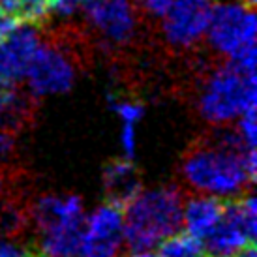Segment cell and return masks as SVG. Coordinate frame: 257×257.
Listing matches in <instances>:
<instances>
[{
	"label": "cell",
	"instance_id": "6da1fadb",
	"mask_svg": "<svg viewBox=\"0 0 257 257\" xmlns=\"http://www.w3.org/2000/svg\"><path fill=\"white\" fill-rule=\"evenodd\" d=\"M180 177L192 192L233 199L246 193L257 177V152L248 147L235 128H220L184 152Z\"/></svg>",
	"mask_w": 257,
	"mask_h": 257
},
{
	"label": "cell",
	"instance_id": "7a4b0ae2",
	"mask_svg": "<svg viewBox=\"0 0 257 257\" xmlns=\"http://www.w3.org/2000/svg\"><path fill=\"white\" fill-rule=\"evenodd\" d=\"M255 107V66L221 60L201 75L195 92V109L212 128H227L242 113Z\"/></svg>",
	"mask_w": 257,
	"mask_h": 257
},
{
	"label": "cell",
	"instance_id": "3957f363",
	"mask_svg": "<svg viewBox=\"0 0 257 257\" xmlns=\"http://www.w3.org/2000/svg\"><path fill=\"white\" fill-rule=\"evenodd\" d=\"M182 192L177 186H156L139 190L122 207L124 244L130 251L152 250L180 229Z\"/></svg>",
	"mask_w": 257,
	"mask_h": 257
},
{
	"label": "cell",
	"instance_id": "277c9868",
	"mask_svg": "<svg viewBox=\"0 0 257 257\" xmlns=\"http://www.w3.org/2000/svg\"><path fill=\"white\" fill-rule=\"evenodd\" d=\"M257 17L253 4L246 0H216L203 42L221 60L255 66Z\"/></svg>",
	"mask_w": 257,
	"mask_h": 257
},
{
	"label": "cell",
	"instance_id": "5b68a950",
	"mask_svg": "<svg viewBox=\"0 0 257 257\" xmlns=\"http://www.w3.org/2000/svg\"><path fill=\"white\" fill-rule=\"evenodd\" d=\"M77 81V57L70 43L62 42V38H51L40 42L36 53L32 57L25 85L27 92L36 98H49L70 92Z\"/></svg>",
	"mask_w": 257,
	"mask_h": 257
},
{
	"label": "cell",
	"instance_id": "8992f818",
	"mask_svg": "<svg viewBox=\"0 0 257 257\" xmlns=\"http://www.w3.org/2000/svg\"><path fill=\"white\" fill-rule=\"evenodd\" d=\"M257 203L253 193H242L225 201L221 220L203 240L207 257H235L255 242Z\"/></svg>",
	"mask_w": 257,
	"mask_h": 257
},
{
	"label": "cell",
	"instance_id": "52a82bcc",
	"mask_svg": "<svg viewBox=\"0 0 257 257\" xmlns=\"http://www.w3.org/2000/svg\"><path fill=\"white\" fill-rule=\"evenodd\" d=\"M86 25L107 47H128L137 40L141 14L132 0H83Z\"/></svg>",
	"mask_w": 257,
	"mask_h": 257
},
{
	"label": "cell",
	"instance_id": "ba28073f",
	"mask_svg": "<svg viewBox=\"0 0 257 257\" xmlns=\"http://www.w3.org/2000/svg\"><path fill=\"white\" fill-rule=\"evenodd\" d=\"M214 2L216 0H173L171 10L160 21L165 45L175 51L197 47L205 38Z\"/></svg>",
	"mask_w": 257,
	"mask_h": 257
},
{
	"label": "cell",
	"instance_id": "9c48e42d",
	"mask_svg": "<svg viewBox=\"0 0 257 257\" xmlns=\"http://www.w3.org/2000/svg\"><path fill=\"white\" fill-rule=\"evenodd\" d=\"M124 242V210L113 201L96 207L83 223V238L79 251L100 257H116Z\"/></svg>",
	"mask_w": 257,
	"mask_h": 257
},
{
	"label": "cell",
	"instance_id": "30bf717a",
	"mask_svg": "<svg viewBox=\"0 0 257 257\" xmlns=\"http://www.w3.org/2000/svg\"><path fill=\"white\" fill-rule=\"evenodd\" d=\"M40 42L42 34L38 23L19 21L6 38L0 40V77L12 85H21Z\"/></svg>",
	"mask_w": 257,
	"mask_h": 257
},
{
	"label": "cell",
	"instance_id": "8fae6325",
	"mask_svg": "<svg viewBox=\"0 0 257 257\" xmlns=\"http://www.w3.org/2000/svg\"><path fill=\"white\" fill-rule=\"evenodd\" d=\"M27 216L38 235L51 227L85 221V205L75 193H43L27 207Z\"/></svg>",
	"mask_w": 257,
	"mask_h": 257
},
{
	"label": "cell",
	"instance_id": "7c38bea8",
	"mask_svg": "<svg viewBox=\"0 0 257 257\" xmlns=\"http://www.w3.org/2000/svg\"><path fill=\"white\" fill-rule=\"evenodd\" d=\"M223 207L225 199L207 193H193L190 199H184L182 203L180 227H184V233L199 238L203 242L221 220Z\"/></svg>",
	"mask_w": 257,
	"mask_h": 257
},
{
	"label": "cell",
	"instance_id": "4fadbf2b",
	"mask_svg": "<svg viewBox=\"0 0 257 257\" xmlns=\"http://www.w3.org/2000/svg\"><path fill=\"white\" fill-rule=\"evenodd\" d=\"M101 182L107 201H113L120 207H124L141 190V177L134 160L122 156L105 164L101 173Z\"/></svg>",
	"mask_w": 257,
	"mask_h": 257
},
{
	"label": "cell",
	"instance_id": "5bb4252c",
	"mask_svg": "<svg viewBox=\"0 0 257 257\" xmlns=\"http://www.w3.org/2000/svg\"><path fill=\"white\" fill-rule=\"evenodd\" d=\"M32 101L29 92L0 77V128L17 132L32 120Z\"/></svg>",
	"mask_w": 257,
	"mask_h": 257
},
{
	"label": "cell",
	"instance_id": "9a60e30c",
	"mask_svg": "<svg viewBox=\"0 0 257 257\" xmlns=\"http://www.w3.org/2000/svg\"><path fill=\"white\" fill-rule=\"evenodd\" d=\"M156 251L162 257H207L205 246L199 238L180 231L162 240L156 246Z\"/></svg>",
	"mask_w": 257,
	"mask_h": 257
},
{
	"label": "cell",
	"instance_id": "2e32d148",
	"mask_svg": "<svg viewBox=\"0 0 257 257\" xmlns=\"http://www.w3.org/2000/svg\"><path fill=\"white\" fill-rule=\"evenodd\" d=\"M107 107L116 114L120 124L137 126L145 116V103L137 98L124 96V94L107 92Z\"/></svg>",
	"mask_w": 257,
	"mask_h": 257
},
{
	"label": "cell",
	"instance_id": "e0dca14e",
	"mask_svg": "<svg viewBox=\"0 0 257 257\" xmlns=\"http://www.w3.org/2000/svg\"><path fill=\"white\" fill-rule=\"evenodd\" d=\"M51 0H0V10L23 21L40 23L45 19Z\"/></svg>",
	"mask_w": 257,
	"mask_h": 257
},
{
	"label": "cell",
	"instance_id": "ac0fdd59",
	"mask_svg": "<svg viewBox=\"0 0 257 257\" xmlns=\"http://www.w3.org/2000/svg\"><path fill=\"white\" fill-rule=\"evenodd\" d=\"M81 10H83V0H51L45 19L53 17L57 21L68 23L77 14H81Z\"/></svg>",
	"mask_w": 257,
	"mask_h": 257
},
{
	"label": "cell",
	"instance_id": "d6986e66",
	"mask_svg": "<svg viewBox=\"0 0 257 257\" xmlns=\"http://www.w3.org/2000/svg\"><path fill=\"white\" fill-rule=\"evenodd\" d=\"M233 128L235 132L240 136L244 143L248 147H253L255 149V141H257V118H255V109H250L242 113L235 122H233Z\"/></svg>",
	"mask_w": 257,
	"mask_h": 257
},
{
	"label": "cell",
	"instance_id": "ffe728a7",
	"mask_svg": "<svg viewBox=\"0 0 257 257\" xmlns=\"http://www.w3.org/2000/svg\"><path fill=\"white\" fill-rule=\"evenodd\" d=\"M136 6L137 12L143 17H149V19H154V21H162L165 14L171 10L173 0H136Z\"/></svg>",
	"mask_w": 257,
	"mask_h": 257
},
{
	"label": "cell",
	"instance_id": "44dd1931",
	"mask_svg": "<svg viewBox=\"0 0 257 257\" xmlns=\"http://www.w3.org/2000/svg\"><path fill=\"white\" fill-rule=\"evenodd\" d=\"M0 257H34V253L21 238L4 235L0 238Z\"/></svg>",
	"mask_w": 257,
	"mask_h": 257
},
{
	"label": "cell",
	"instance_id": "7402d4cb",
	"mask_svg": "<svg viewBox=\"0 0 257 257\" xmlns=\"http://www.w3.org/2000/svg\"><path fill=\"white\" fill-rule=\"evenodd\" d=\"M120 150H122V158L136 160L137 126H132V124H122V128H120Z\"/></svg>",
	"mask_w": 257,
	"mask_h": 257
},
{
	"label": "cell",
	"instance_id": "603a6c76",
	"mask_svg": "<svg viewBox=\"0 0 257 257\" xmlns=\"http://www.w3.org/2000/svg\"><path fill=\"white\" fill-rule=\"evenodd\" d=\"M17 149V137L15 132L6 128H0V165L6 164L10 158L15 154Z\"/></svg>",
	"mask_w": 257,
	"mask_h": 257
},
{
	"label": "cell",
	"instance_id": "cb8c5ba5",
	"mask_svg": "<svg viewBox=\"0 0 257 257\" xmlns=\"http://www.w3.org/2000/svg\"><path fill=\"white\" fill-rule=\"evenodd\" d=\"M19 21H23V19H19V17H14V15L6 14V12H2L0 10V40L2 38H6L12 30L19 25Z\"/></svg>",
	"mask_w": 257,
	"mask_h": 257
},
{
	"label": "cell",
	"instance_id": "d4e9b609",
	"mask_svg": "<svg viewBox=\"0 0 257 257\" xmlns=\"http://www.w3.org/2000/svg\"><path fill=\"white\" fill-rule=\"evenodd\" d=\"M0 167H2V165H0ZM8 184H10V179H8L6 171H2V169H0V203L4 201V197H6Z\"/></svg>",
	"mask_w": 257,
	"mask_h": 257
},
{
	"label": "cell",
	"instance_id": "484cf974",
	"mask_svg": "<svg viewBox=\"0 0 257 257\" xmlns=\"http://www.w3.org/2000/svg\"><path fill=\"white\" fill-rule=\"evenodd\" d=\"M130 257H162L156 251V248L152 250H143V251H130Z\"/></svg>",
	"mask_w": 257,
	"mask_h": 257
},
{
	"label": "cell",
	"instance_id": "4316f807",
	"mask_svg": "<svg viewBox=\"0 0 257 257\" xmlns=\"http://www.w3.org/2000/svg\"><path fill=\"white\" fill-rule=\"evenodd\" d=\"M235 257H257V253H255V246L251 244V246H248V248H244L242 251H238Z\"/></svg>",
	"mask_w": 257,
	"mask_h": 257
},
{
	"label": "cell",
	"instance_id": "83f0119b",
	"mask_svg": "<svg viewBox=\"0 0 257 257\" xmlns=\"http://www.w3.org/2000/svg\"><path fill=\"white\" fill-rule=\"evenodd\" d=\"M73 257H100V255H94V253H88V251H77V255Z\"/></svg>",
	"mask_w": 257,
	"mask_h": 257
},
{
	"label": "cell",
	"instance_id": "f1b7e54d",
	"mask_svg": "<svg viewBox=\"0 0 257 257\" xmlns=\"http://www.w3.org/2000/svg\"><path fill=\"white\" fill-rule=\"evenodd\" d=\"M246 2H250V4H255V0H246Z\"/></svg>",
	"mask_w": 257,
	"mask_h": 257
}]
</instances>
